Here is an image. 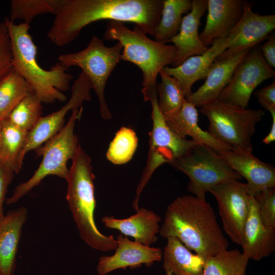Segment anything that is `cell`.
I'll return each instance as SVG.
<instances>
[{
	"label": "cell",
	"instance_id": "cell-6",
	"mask_svg": "<svg viewBox=\"0 0 275 275\" xmlns=\"http://www.w3.org/2000/svg\"><path fill=\"white\" fill-rule=\"evenodd\" d=\"M200 107L209 122L208 131L215 139L232 150L253 152L252 138L264 115L262 109L244 108L218 100Z\"/></svg>",
	"mask_w": 275,
	"mask_h": 275
},
{
	"label": "cell",
	"instance_id": "cell-26",
	"mask_svg": "<svg viewBox=\"0 0 275 275\" xmlns=\"http://www.w3.org/2000/svg\"><path fill=\"white\" fill-rule=\"evenodd\" d=\"M2 123L0 162L17 174L23 164L20 155L28 132L20 129L7 119L2 120Z\"/></svg>",
	"mask_w": 275,
	"mask_h": 275
},
{
	"label": "cell",
	"instance_id": "cell-33",
	"mask_svg": "<svg viewBox=\"0 0 275 275\" xmlns=\"http://www.w3.org/2000/svg\"><path fill=\"white\" fill-rule=\"evenodd\" d=\"M138 144V138L134 131L123 127L117 132L111 143L106 157L115 164H122L132 157Z\"/></svg>",
	"mask_w": 275,
	"mask_h": 275
},
{
	"label": "cell",
	"instance_id": "cell-16",
	"mask_svg": "<svg viewBox=\"0 0 275 275\" xmlns=\"http://www.w3.org/2000/svg\"><path fill=\"white\" fill-rule=\"evenodd\" d=\"M229 45L227 38L215 39L203 54L190 57L177 67L166 66L162 70L176 79L186 98L193 93L194 84L206 79L217 57L228 48Z\"/></svg>",
	"mask_w": 275,
	"mask_h": 275
},
{
	"label": "cell",
	"instance_id": "cell-24",
	"mask_svg": "<svg viewBox=\"0 0 275 275\" xmlns=\"http://www.w3.org/2000/svg\"><path fill=\"white\" fill-rule=\"evenodd\" d=\"M164 118L170 128L181 138L190 136L197 143L207 146L218 152L232 150L229 146L216 140L199 126L197 109L186 100L177 113Z\"/></svg>",
	"mask_w": 275,
	"mask_h": 275
},
{
	"label": "cell",
	"instance_id": "cell-38",
	"mask_svg": "<svg viewBox=\"0 0 275 275\" xmlns=\"http://www.w3.org/2000/svg\"><path fill=\"white\" fill-rule=\"evenodd\" d=\"M266 41L259 46L262 54L266 63L271 68L275 67V35L272 32Z\"/></svg>",
	"mask_w": 275,
	"mask_h": 275
},
{
	"label": "cell",
	"instance_id": "cell-20",
	"mask_svg": "<svg viewBox=\"0 0 275 275\" xmlns=\"http://www.w3.org/2000/svg\"><path fill=\"white\" fill-rule=\"evenodd\" d=\"M244 1L207 0L205 26L200 35L203 43L211 45L215 39L227 38L242 14Z\"/></svg>",
	"mask_w": 275,
	"mask_h": 275
},
{
	"label": "cell",
	"instance_id": "cell-32",
	"mask_svg": "<svg viewBox=\"0 0 275 275\" xmlns=\"http://www.w3.org/2000/svg\"><path fill=\"white\" fill-rule=\"evenodd\" d=\"M61 0H12L9 19L30 23L37 16L46 13L55 15Z\"/></svg>",
	"mask_w": 275,
	"mask_h": 275
},
{
	"label": "cell",
	"instance_id": "cell-18",
	"mask_svg": "<svg viewBox=\"0 0 275 275\" xmlns=\"http://www.w3.org/2000/svg\"><path fill=\"white\" fill-rule=\"evenodd\" d=\"M241 246L242 254L249 260L256 261L269 256L275 250V228L268 227L262 222L252 196L250 198Z\"/></svg>",
	"mask_w": 275,
	"mask_h": 275
},
{
	"label": "cell",
	"instance_id": "cell-29",
	"mask_svg": "<svg viewBox=\"0 0 275 275\" xmlns=\"http://www.w3.org/2000/svg\"><path fill=\"white\" fill-rule=\"evenodd\" d=\"M249 260L242 252L227 249L205 261L203 275H244Z\"/></svg>",
	"mask_w": 275,
	"mask_h": 275
},
{
	"label": "cell",
	"instance_id": "cell-27",
	"mask_svg": "<svg viewBox=\"0 0 275 275\" xmlns=\"http://www.w3.org/2000/svg\"><path fill=\"white\" fill-rule=\"evenodd\" d=\"M192 6L193 0H163L154 40L165 43L175 36L180 29L182 14L190 11Z\"/></svg>",
	"mask_w": 275,
	"mask_h": 275
},
{
	"label": "cell",
	"instance_id": "cell-2",
	"mask_svg": "<svg viewBox=\"0 0 275 275\" xmlns=\"http://www.w3.org/2000/svg\"><path fill=\"white\" fill-rule=\"evenodd\" d=\"M159 233L177 238L204 262L229 246L213 208L205 198L193 195L178 197L168 206Z\"/></svg>",
	"mask_w": 275,
	"mask_h": 275
},
{
	"label": "cell",
	"instance_id": "cell-28",
	"mask_svg": "<svg viewBox=\"0 0 275 275\" xmlns=\"http://www.w3.org/2000/svg\"><path fill=\"white\" fill-rule=\"evenodd\" d=\"M32 92L26 81L12 68L0 79V120L7 118L19 102Z\"/></svg>",
	"mask_w": 275,
	"mask_h": 275
},
{
	"label": "cell",
	"instance_id": "cell-40",
	"mask_svg": "<svg viewBox=\"0 0 275 275\" xmlns=\"http://www.w3.org/2000/svg\"><path fill=\"white\" fill-rule=\"evenodd\" d=\"M2 121L0 120V147H1V140H2Z\"/></svg>",
	"mask_w": 275,
	"mask_h": 275
},
{
	"label": "cell",
	"instance_id": "cell-22",
	"mask_svg": "<svg viewBox=\"0 0 275 275\" xmlns=\"http://www.w3.org/2000/svg\"><path fill=\"white\" fill-rule=\"evenodd\" d=\"M28 218L26 208L20 207L0 216V271L14 275L22 229Z\"/></svg>",
	"mask_w": 275,
	"mask_h": 275
},
{
	"label": "cell",
	"instance_id": "cell-21",
	"mask_svg": "<svg viewBox=\"0 0 275 275\" xmlns=\"http://www.w3.org/2000/svg\"><path fill=\"white\" fill-rule=\"evenodd\" d=\"M161 221V217L153 211L143 207L127 218L105 215L101 218L106 228L118 230L124 236L133 237L134 240L149 246L157 241Z\"/></svg>",
	"mask_w": 275,
	"mask_h": 275
},
{
	"label": "cell",
	"instance_id": "cell-11",
	"mask_svg": "<svg viewBox=\"0 0 275 275\" xmlns=\"http://www.w3.org/2000/svg\"><path fill=\"white\" fill-rule=\"evenodd\" d=\"M275 71L265 62L259 45L249 50L236 66L229 84L217 100L248 108L251 95L264 81L274 78Z\"/></svg>",
	"mask_w": 275,
	"mask_h": 275
},
{
	"label": "cell",
	"instance_id": "cell-36",
	"mask_svg": "<svg viewBox=\"0 0 275 275\" xmlns=\"http://www.w3.org/2000/svg\"><path fill=\"white\" fill-rule=\"evenodd\" d=\"M254 95L259 103L270 113L275 112V81L263 88L257 90Z\"/></svg>",
	"mask_w": 275,
	"mask_h": 275
},
{
	"label": "cell",
	"instance_id": "cell-39",
	"mask_svg": "<svg viewBox=\"0 0 275 275\" xmlns=\"http://www.w3.org/2000/svg\"><path fill=\"white\" fill-rule=\"evenodd\" d=\"M272 116V124L268 134L262 140V142L269 145L275 141V112L270 113Z\"/></svg>",
	"mask_w": 275,
	"mask_h": 275
},
{
	"label": "cell",
	"instance_id": "cell-14",
	"mask_svg": "<svg viewBox=\"0 0 275 275\" xmlns=\"http://www.w3.org/2000/svg\"><path fill=\"white\" fill-rule=\"evenodd\" d=\"M253 3L244 1L241 17L227 38L229 47L215 61L251 49L266 39L275 28V15H260L252 10Z\"/></svg>",
	"mask_w": 275,
	"mask_h": 275
},
{
	"label": "cell",
	"instance_id": "cell-8",
	"mask_svg": "<svg viewBox=\"0 0 275 275\" xmlns=\"http://www.w3.org/2000/svg\"><path fill=\"white\" fill-rule=\"evenodd\" d=\"M169 164L189 177L187 190L202 198L215 186L242 178L219 152L200 144Z\"/></svg>",
	"mask_w": 275,
	"mask_h": 275
},
{
	"label": "cell",
	"instance_id": "cell-41",
	"mask_svg": "<svg viewBox=\"0 0 275 275\" xmlns=\"http://www.w3.org/2000/svg\"><path fill=\"white\" fill-rule=\"evenodd\" d=\"M0 275H4V274L2 273V272H1V271H0Z\"/></svg>",
	"mask_w": 275,
	"mask_h": 275
},
{
	"label": "cell",
	"instance_id": "cell-23",
	"mask_svg": "<svg viewBox=\"0 0 275 275\" xmlns=\"http://www.w3.org/2000/svg\"><path fill=\"white\" fill-rule=\"evenodd\" d=\"M250 50L242 51L223 60L215 61L204 84L186 98V101L196 107H201L217 100L221 93L230 82L236 66Z\"/></svg>",
	"mask_w": 275,
	"mask_h": 275
},
{
	"label": "cell",
	"instance_id": "cell-31",
	"mask_svg": "<svg viewBox=\"0 0 275 275\" xmlns=\"http://www.w3.org/2000/svg\"><path fill=\"white\" fill-rule=\"evenodd\" d=\"M42 103L36 94L32 92L19 102L6 119L20 129L29 132L42 117Z\"/></svg>",
	"mask_w": 275,
	"mask_h": 275
},
{
	"label": "cell",
	"instance_id": "cell-9",
	"mask_svg": "<svg viewBox=\"0 0 275 275\" xmlns=\"http://www.w3.org/2000/svg\"><path fill=\"white\" fill-rule=\"evenodd\" d=\"M122 49L119 42L111 47L106 46L103 39L93 36L83 50L62 54L59 57V63L66 68L76 66L82 69L98 98L100 115L105 120L112 118L105 98V85L121 60Z\"/></svg>",
	"mask_w": 275,
	"mask_h": 275
},
{
	"label": "cell",
	"instance_id": "cell-10",
	"mask_svg": "<svg viewBox=\"0 0 275 275\" xmlns=\"http://www.w3.org/2000/svg\"><path fill=\"white\" fill-rule=\"evenodd\" d=\"M149 101L152 106L153 125L149 132V152L147 164L133 200L135 203H139L142 192L158 167L181 157L198 144L192 140L181 138L168 126L158 106L157 92L151 96Z\"/></svg>",
	"mask_w": 275,
	"mask_h": 275
},
{
	"label": "cell",
	"instance_id": "cell-1",
	"mask_svg": "<svg viewBox=\"0 0 275 275\" xmlns=\"http://www.w3.org/2000/svg\"><path fill=\"white\" fill-rule=\"evenodd\" d=\"M163 0H61L47 36L58 46L77 38L82 29L101 20L134 23L154 37Z\"/></svg>",
	"mask_w": 275,
	"mask_h": 275
},
{
	"label": "cell",
	"instance_id": "cell-3",
	"mask_svg": "<svg viewBox=\"0 0 275 275\" xmlns=\"http://www.w3.org/2000/svg\"><path fill=\"white\" fill-rule=\"evenodd\" d=\"M11 44L13 68L26 81L42 102L65 101L62 92L69 90L73 76L58 62L49 70L41 67L37 61V46L29 32V24H16L8 17L4 21Z\"/></svg>",
	"mask_w": 275,
	"mask_h": 275
},
{
	"label": "cell",
	"instance_id": "cell-13",
	"mask_svg": "<svg viewBox=\"0 0 275 275\" xmlns=\"http://www.w3.org/2000/svg\"><path fill=\"white\" fill-rule=\"evenodd\" d=\"M91 89L92 86L90 80L81 72L73 82L71 96L68 102L60 109L42 116L28 133L20 155L22 162L27 152L41 146L63 128L65 117L69 111L79 108L84 101L91 99Z\"/></svg>",
	"mask_w": 275,
	"mask_h": 275
},
{
	"label": "cell",
	"instance_id": "cell-35",
	"mask_svg": "<svg viewBox=\"0 0 275 275\" xmlns=\"http://www.w3.org/2000/svg\"><path fill=\"white\" fill-rule=\"evenodd\" d=\"M12 52L6 25L0 23V79L12 69Z\"/></svg>",
	"mask_w": 275,
	"mask_h": 275
},
{
	"label": "cell",
	"instance_id": "cell-4",
	"mask_svg": "<svg viewBox=\"0 0 275 275\" xmlns=\"http://www.w3.org/2000/svg\"><path fill=\"white\" fill-rule=\"evenodd\" d=\"M66 198L81 239L90 248L102 252L115 250L117 242L98 229L94 218L96 205L91 159L78 145L72 159Z\"/></svg>",
	"mask_w": 275,
	"mask_h": 275
},
{
	"label": "cell",
	"instance_id": "cell-7",
	"mask_svg": "<svg viewBox=\"0 0 275 275\" xmlns=\"http://www.w3.org/2000/svg\"><path fill=\"white\" fill-rule=\"evenodd\" d=\"M82 111V107L72 110L67 123L63 128L35 150L37 156H43L39 166L30 179L15 187L11 196L6 200L7 204L16 203L47 176L55 175L67 179L69 171L67 162L73 158L79 145L74 129Z\"/></svg>",
	"mask_w": 275,
	"mask_h": 275
},
{
	"label": "cell",
	"instance_id": "cell-34",
	"mask_svg": "<svg viewBox=\"0 0 275 275\" xmlns=\"http://www.w3.org/2000/svg\"><path fill=\"white\" fill-rule=\"evenodd\" d=\"M254 197L262 222L268 227L275 228V188L265 189Z\"/></svg>",
	"mask_w": 275,
	"mask_h": 275
},
{
	"label": "cell",
	"instance_id": "cell-17",
	"mask_svg": "<svg viewBox=\"0 0 275 275\" xmlns=\"http://www.w3.org/2000/svg\"><path fill=\"white\" fill-rule=\"evenodd\" d=\"M231 167L247 183L250 195L254 197L261 191L275 188V168L260 160L253 152L233 150L219 152Z\"/></svg>",
	"mask_w": 275,
	"mask_h": 275
},
{
	"label": "cell",
	"instance_id": "cell-30",
	"mask_svg": "<svg viewBox=\"0 0 275 275\" xmlns=\"http://www.w3.org/2000/svg\"><path fill=\"white\" fill-rule=\"evenodd\" d=\"M161 81L157 84L158 106L164 117L177 113L185 101L186 98L176 79L162 70L159 72Z\"/></svg>",
	"mask_w": 275,
	"mask_h": 275
},
{
	"label": "cell",
	"instance_id": "cell-19",
	"mask_svg": "<svg viewBox=\"0 0 275 275\" xmlns=\"http://www.w3.org/2000/svg\"><path fill=\"white\" fill-rule=\"evenodd\" d=\"M207 9V0H193L190 11L182 17L178 34L169 42H172L177 48L173 67L180 65L190 57L201 55L209 47L205 46L200 38L199 26L201 17Z\"/></svg>",
	"mask_w": 275,
	"mask_h": 275
},
{
	"label": "cell",
	"instance_id": "cell-15",
	"mask_svg": "<svg viewBox=\"0 0 275 275\" xmlns=\"http://www.w3.org/2000/svg\"><path fill=\"white\" fill-rule=\"evenodd\" d=\"M117 246L111 256L99 258L96 270L99 275H106L116 269L137 268L143 264L150 266L162 259V251L159 248L145 245L129 240L123 234L117 238Z\"/></svg>",
	"mask_w": 275,
	"mask_h": 275
},
{
	"label": "cell",
	"instance_id": "cell-37",
	"mask_svg": "<svg viewBox=\"0 0 275 275\" xmlns=\"http://www.w3.org/2000/svg\"><path fill=\"white\" fill-rule=\"evenodd\" d=\"M14 174L13 170L0 162V216L4 214L3 205L6 195Z\"/></svg>",
	"mask_w": 275,
	"mask_h": 275
},
{
	"label": "cell",
	"instance_id": "cell-12",
	"mask_svg": "<svg viewBox=\"0 0 275 275\" xmlns=\"http://www.w3.org/2000/svg\"><path fill=\"white\" fill-rule=\"evenodd\" d=\"M209 192L217 202L225 232L234 243L241 246L251 196L246 183L229 181L213 187Z\"/></svg>",
	"mask_w": 275,
	"mask_h": 275
},
{
	"label": "cell",
	"instance_id": "cell-25",
	"mask_svg": "<svg viewBox=\"0 0 275 275\" xmlns=\"http://www.w3.org/2000/svg\"><path fill=\"white\" fill-rule=\"evenodd\" d=\"M162 251L163 268L166 275H203L204 260L194 254L177 238H166Z\"/></svg>",
	"mask_w": 275,
	"mask_h": 275
},
{
	"label": "cell",
	"instance_id": "cell-5",
	"mask_svg": "<svg viewBox=\"0 0 275 275\" xmlns=\"http://www.w3.org/2000/svg\"><path fill=\"white\" fill-rule=\"evenodd\" d=\"M103 39L117 40L122 46L121 60L136 65L143 75L142 92L144 100L149 101L157 92V76L161 70L173 62L177 48L152 40L135 26L133 30L123 22L110 21L107 24Z\"/></svg>",
	"mask_w": 275,
	"mask_h": 275
}]
</instances>
